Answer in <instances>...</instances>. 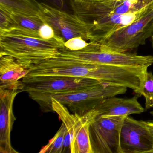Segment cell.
I'll return each mask as SVG.
<instances>
[{"instance_id": "obj_1", "label": "cell", "mask_w": 153, "mask_h": 153, "mask_svg": "<svg viewBox=\"0 0 153 153\" xmlns=\"http://www.w3.org/2000/svg\"><path fill=\"white\" fill-rule=\"evenodd\" d=\"M25 77L66 76L93 79L104 84L140 90L144 76L141 68L98 65L56 57L29 69Z\"/></svg>"}, {"instance_id": "obj_2", "label": "cell", "mask_w": 153, "mask_h": 153, "mask_svg": "<svg viewBox=\"0 0 153 153\" xmlns=\"http://www.w3.org/2000/svg\"><path fill=\"white\" fill-rule=\"evenodd\" d=\"M73 13L90 27V42H98L121 27L131 24L152 7L141 1L108 0L101 2L70 1Z\"/></svg>"}, {"instance_id": "obj_3", "label": "cell", "mask_w": 153, "mask_h": 153, "mask_svg": "<svg viewBox=\"0 0 153 153\" xmlns=\"http://www.w3.org/2000/svg\"><path fill=\"white\" fill-rule=\"evenodd\" d=\"M65 43L55 36L46 39L28 36L15 30L0 32V55L14 57L29 69L44 61L58 56Z\"/></svg>"}, {"instance_id": "obj_4", "label": "cell", "mask_w": 153, "mask_h": 153, "mask_svg": "<svg viewBox=\"0 0 153 153\" xmlns=\"http://www.w3.org/2000/svg\"><path fill=\"white\" fill-rule=\"evenodd\" d=\"M57 57L80 62L98 65L146 68L153 64V56H141L115 51L96 42H90L85 48L71 50L62 48Z\"/></svg>"}, {"instance_id": "obj_5", "label": "cell", "mask_w": 153, "mask_h": 153, "mask_svg": "<svg viewBox=\"0 0 153 153\" xmlns=\"http://www.w3.org/2000/svg\"><path fill=\"white\" fill-rule=\"evenodd\" d=\"M125 87L102 83L85 90L68 94H55L46 97L38 103L45 112L53 111L51 98L58 100L72 113L82 117L93 110L103 99L127 92Z\"/></svg>"}, {"instance_id": "obj_6", "label": "cell", "mask_w": 153, "mask_h": 153, "mask_svg": "<svg viewBox=\"0 0 153 153\" xmlns=\"http://www.w3.org/2000/svg\"><path fill=\"white\" fill-rule=\"evenodd\" d=\"M22 81L23 92L38 103L52 94L74 93L102 83L93 79L66 76L25 77Z\"/></svg>"}, {"instance_id": "obj_7", "label": "cell", "mask_w": 153, "mask_h": 153, "mask_svg": "<svg viewBox=\"0 0 153 153\" xmlns=\"http://www.w3.org/2000/svg\"><path fill=\"white\" fill-rule=\"evenodd\" d=\"M153 34L152 7L139 19L96 42L115 51L128 52L145 45L146 39L151 37Z\"/></svg>"}, {"instance_id": "obj_8", "label": "cell", "mask_w": 153, "mask_h": 153, "mask_svg": "<svg viewBox=\"0 0 153 153\" xmlns=\"http://www.w3.org/2000/svg\"><path fill=\"white\" fill-rule=\"evenodd\" d=\"M39 16L53 29L55 36L64 42L75 37L91 39L90 28L77 16L44 3H37Z\"/></svg>"}, {"instance_id": "obj_9", "label": "cell", "mask_w": 153, "mask_h": 153, "mask_svg": "<svg viewBox=\"0 0 153 153\" xmlns=\"http://www.w3.org/2000/svg\"><path fill=\"white\" fill-rule=\"evenodd\" d=\"M125 117L98 116L88 120L93 153H121L120 134Z\"/></svg>"}, {"instance_id": "obj_10", "label": "cell", "mask_w": 153, "mask_h": 153, "mask_svg": "<svg viewBox=\"0 0 153 153\" xmlns=\"http://www.w3.org/2000/svg\"><path fill=\"white\" fill-rule=\"evenodd\" d=\"M53 111L64 123L70 136L71 153H93L89 135V123L70 111L66 106L51 98Z\"/></svg>"}, {"instance_id": "obj_11", "label": "cell", "mask_w": 153, "mask_h": 153, "mask_svg": "<svg viewBox=\"0 0 153 153\" xmlns=\"http://www.w3.org/2000/svg\"><path fill=\"white\" fill-rule=\"evenodd\" d=\"M121 153H153V137L143 120L127 116L120 134Z\"/></svg>"}, {"instance_id": "obj_12", "label": "cell", "mask_w": 153, "mask_h": 153, "mask_svg": "<svg viewBox=\"0 0 153 153\" xmlns=\"http://www.w3.org/2000/svg\"><path fill=\"white\" fill-rule=\"evenodd\" d=\"M23 81L12 88H0V153H18L11 143L12 126L16 120L13 104L17 95L23 92Z\"/></svg>"}, {"instance_id": "obj_13", "label": "cell", "mask_w": 153, "mask_h": 153, "mask_svg": "<svg viewBox=\"0 0 153 153\" xmlns=\"http://www.w3.org/2000/svg\"><path fill=\"white\" fill-rule=\"evenodd\" d=\"M139 97L136 94L129 98L114 97L105 98L82 117L88 121L98 116H127L132 114H140L146 110L138 101Z\"/></svg>"}, {"instance_id": "obj_14", "label": "cell", "mask_w": 153, "mask_h": 153, "mask_svg": "<svg viewBox=\"0 0 153 153\" xmlns=\"http://www.w3.org/2000/svg\"><path fill=\"white\" fill-rule=\"evenodd\" d=\"M29 72V69L14 57L0 55V88H10L16 85Z\"/></svg>"}, {"instance_id": "obj_15", "label": "cell", "mask_w": 153, "mask_h": 153, "mask_svg": "<svg viewBox=\"0 0 153 153\" xmlns=\"http://www.w3.org/2000/svg\"><path fill=\"white\" fill-rule=\"evenodd\" d=\"M10 12L16 25V29L13 30L28 36L41 38L39 30L45 22L40 16H25Z\"/></svg>"}, {"instance_id": "obj_16", "label": "cell", "mask_w": 153, "mask_h": 153, "mask_svg": "<svg viewBox=\"0 0 153 153\" xmlns=\"http://www.w3.org/2000/svg\"><path fill=\"white\" fill-rule=\"evenodd\" d=\"M0 8L25 16H39L37 3L33 0H0Z\"/></svg>"}, {"instance_id": "obj_17", "label": "cell", "mask_w": 153, "mask_h": 153, "mask_svg": "<svg viewBox=\"0 0 153 153\" xmlns=\"http://www.w3.org/2000/svg\"><path fill=\"white\" fill-rule=\"evenodd\" d=\"M68 132L67 128L62 123L54 137L49 140L48 144L44 146L39 151L40 153H61L63 151L64 141Z\"/></svg>"}, {"instance_id": "obj_18", "label": "cell", "mask_w": 153, "mask_h": 153, "mask_svg": "<svg viewBox=\"0 0 153 153\" xmlns=\"http://www.w3.org/2000/svg\"><path fill=\"white\" fill-rule=\"evenodd\" d=\"M140 95L145 99L146 111L153 108V74L152 71H147L145 76Z\"/></svg>"}, {"instance_id": "obj_19", "label": "cell", "mask_w": 153, "mask_h": 153, "mask_svg": "<svg viewBox=\"0 0 153 153\" xmlns=\"http://www.w3.org/2000/svg\"><path fill=\"white\" fill-rule=\"evenodd\" d=\"M15 29V21L10 12L0 8V32H10Z\"/></svg>"}, {"instance_id": "obj_20", "label": "cell", "mask_w": 153, "mask_h": 153, "mask_svg": "<svg viewBox=\"0 0 153 153\" xmlns=\"http://www.w3.org/2000/svg\"><path fill=\"white\" fill-rule=\"evenodd\" d=\"M88 43L81 37H75L65 42V46L69 50L76 51L85 48Z\"/></svg>"}, {"instance_id": "obj_21", "label": "cell", "mask_w": 153, "mask_h": 153, "mask_svg": "<svg viewBox=\"0 0 153 153\" xmlns=\"http://www.w3.org/2000/svg\"><path fill=\"white\" fill-rule=\"evenodd\" d=\"M39 35L41 38L49 39L55 36L54 31L48 24L45 23L39 30Z\"/></svg>"}, {"instance_id": "obj_22", "label": "cell", "mask_w": 153, "mask_h": 153, "mask_svg": "<svg viewBox=\"0 0 153 153\" xmlns=\"http://www.w3.org/2000/svg\"><path fill=\"white\" fill-rule=\"evenodd\" d=\"M37 3H44L53 7L62 10L64 7V0H33Z\"/></svg>"}, {"instance_id": "obj_23", "label": "cell", "mask_w": 153, "mask_h": 153, "mask_svg": "<svg viewBox=\"0 0 153 153\" xmlns=\"http://www.w3.org/2000/svg\"><path fill=\"white\" fill-rule=\"evenodd\" d=\"M143 122L144 123L153 137V120L147 121L143 120Z\"/></svg>"}, {"instance_id": "obj_24", "label": "cell", "mask_w": 153, "mask_h": 153, "mask_svg": "<svg viewBox=\"0 0 153 153\" xmlns=\"http://www.w3.org/2000/svg\"><path fill=\"white\" fill-rule=\"evenodd\" d=\"M143 6L145 7H149L153 5V0H142Z\"/></svg>"}, {"instance_id": "obj_25", "label": "cell", "mask_w": 153, "mask_h": 153, "mask_svg": "<svg viewBox=\"0 0 153 153\" xmlns=\"http://www.w3.org/2000/svg\"><path fill=\"white\" fill-rule=\"evenodd\" d=\"M79 1H85V2H101V1H106L108 0H78Z\"/></svg>"}, {"instance_id": "obj_26", "label": "cell", "mask_w": 153, "mask_h": 153, "mask_svg": "<svg viewBox=\"0 0 153 153\" xmlns=\"http://www.w3.org/2000/svg\"><path fill=\"white\" fill-rule=\"evenodd\" d=\"M151 44H152V46L153 48V35L151 37Z\"/></svg>"}, {"instance_id": "obj_27", "label": "cell", "mask_w": 153, "mask_h": 153, "mask_svg": "<svg viewBox=\"0 0 153 153\" xmlns=\"http://www.w3.org/2000/svg\"><path fill=\"white\" fill-rule=\"evenodd\" d=\"M150 114H151V116L153 117V111H151L150 112Z\"/></svg>"}]
</instances>
